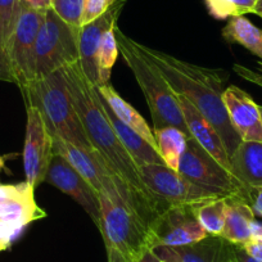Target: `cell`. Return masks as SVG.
<instances>
[{
  "mask_svg": "<svg viewBox=\"0 0 262 262\" xmlns=\"http://www.w3.org/2000/svg\"><path fill=\"white\" fill-rule=\"evenodd\" d=\"M254 212L246 201L235 196L226 198L225 224L221 236L234 246H246L251 242V225Z\"/></svg>",
  "mask_w": 262,
  "mask_h": 262,
  "instance_id": "obj_20",
  "label": "cell"
},
{
  "mask_svg": "<svg viewBox=\"0 0 262 262\" xmlns=\"http://www.w3.org/2000/svg\"><path fill=\"white\" fill-rule=\"evenodd\" d=\"M161 262H166V261H161Z\"/></svg>",
  "mask_w": 262,
  "mask_h": 262,
  "instance_id": "obj_43",
  "label": "cell"
},
{
  "mask_svg": "<svg viewBox=\"0 0 262 262\" xmlns=\"http://www.w3.org/2000/svg\"><path fill=\"white\" fill-rule=\"evenodd\" d=\"M52 142L53 153L64 158L99 194L103 190V178L110 172L99 155L58 137H52Z\"/></svg>",
  "mask_w": 262,
  "mask_h": 262,
  "instance_id": "obj_17",
  "label": "cell"
},
{
  "mask_svg": "<svg viewBox=\"0 0 262 262\" xmlns=\"http://www.w3.org/2000/svg\"><path fill=\"white\" fill-rule=\"evenodd\" d=\"M139 262H161V259L156 256L155 252H153L152 249H149V251H147L143 254V257L139 259Z\"/></svg>",
  "mask_w": 262,
  "mask_h": 262,
  "instance_id": "obj_38",
  "label": "cell"
},
{
  "mask_svg": "<svg viewBox=\"0 0 262 262\" xmlns=\"http://www.w3.org/2000/svg\"><path fill=\"white\" fill-rule=\"evenodd\" d=\"M135 47L160 70L173 92L186 98L215 127L229 157H231L242 139L231 126L223 99L226 81L225 72L178 59L173 55L138 41H135Z\"/></svg>",
  "mask_w": 262,
  "mask_h": 262,
  "instance_id": "obj_2",
  "label": "cell"
},
{
  "mask_svg": "<svg viewBox=\"0 0 262 262\" xmlns=\"http://www.w3.org/2000/svg\"><path fill=\"white\" fill-rule=\"evenodd\" d=\"M252 13L257 14V16H259L262 18V0H257L256 4H254V8H253V12Z\"/></svg>",
  "mask_w": 262,
  "mask_h": 262,
  "instance_id": "obj_39",
  "label": "cell"
},
{
  "mask_svg": "<svg viewBox=\"0 0 262 262\" xmlns=\"http://www.w3.org/2000/svg\"><path fill=\"white\" fill-rule=\"evenodd\" d=\"M231 172L248 188L262 186V143L242 142L230 157Z\"/></svg>",
  "mask_w": 262,
  "mask_h": 262,
  "instance_id": "obj_19",
  "label": "cell"
},
{
  "mask_svg": "<svg viewBox=\"0 0 262 262\" xmlns=\"http://www.w3.org/2000/svg\"><path fill=\"white\" fill-rule=\"evenodd\" d=\"M257 64H258L259 72L247 69V67H244V66L242 64H234L233 70L238 76L242 77V79L247 80V81L262 88V62H258Z\"/></svg>",
  "mask_w": 262,
  "mask_h": 262,
  "instance_id": "obj_30",
  "label": "cell"
},
{
  "mask_svg": "<svg viewBox=\"0 0 262 262\" xmlns=\"http://www.w3.org/2000/svg\"><path fill=\"white\" fill-rule=\"evenodd\" d=\"M223 36L226 41L236 42L248 49L262 62V30L244 18V16L231 17L224 27Z\"/></svg>",
  "mask_w": 262,
  "mask_h": 262,
  "instance_id": "obj_22",
  "label": "cell"
},
{
  "mask_svg": "<svg viewBox=\"0 0 262 262\" xmlns=\"http://www.w3.org/2000/svg\"><path fill=\"white\" fill-rule=\"evenodd\" d=\"M251 243H256L262 246V223L253 220L251 225Z\"/></svg>",
  "mask_w": 262,
  "mask_h": 262,
  "instance_id": "obj_35",
  "label": "cell"
},
{
  "mask_svg": "<svg viewBox=\"0 0 262 262\" xmlns=\"http://www.w3.org/2000/svg\"><path fill=\"white\" fill-rule=\"evenodd\" d=\"M117 0H85L84 14H82V25L94 21L99 16L108 11Z\"/></svg>",
  "mask_w": 262,
  "mask_h": 262,
  "instance_id": "obj_29",
  "label": "cell"
},
{
  "mask_svg": "<svg viewBox=\"0 0 262 262\" xmlns=\"http://www.w3.org/2000/svg\"><path fill=\"white\" fill-rule=\"evenodd\" d=\"M153 133L157 143V150L165 165L178 171L189 137L175 126L155 128Z\"/></svg>",
  "mask_w": 262,
  "mask_h": 262,
  "instance_id": "obj_23",
  "label": "cell"
},
{
  "mask_svg": "<svg viewBox=\"0 0 262 262\" xmlns=\"http://www.w3.org/2000/svg\"><path fill=\"white\" fill-rule=\"evenodd\" d=\"M257 0H206L208 12L217 19L252 13Z\"/></svg>",
  "mask_w": 262,
  "mask_h": 262,
  "instance_id": "obj_27",
  "label": "cell"
},
{
  "mask_svg": "<svg viewBox=\"0 0 262 262\" xmlns=\"http://www.w3.org/2000/svg\"><path fill=\"white\" fill-rule=\"evenodd\" d=\"M95 89L99 93L100 97L104 99V102L107 103L108 107L112 110V112L115 113L123 123H126L128 127H131L134 131H137L138 134H139L145 142H148L152 147H155L156 149H157L155 133H153L152 128L149 127L147 121L142 117V115H140L133 105L128 104V103L126 102L115 89H113L112 85H100V86H95Z\"/></svg>",
  "mask_w": 262,
  "mask_h": 262,
  "instance_id": "obj_21",
  "label": "cell"
},
{
  "mask_svg": "<svg viewBox=\"0 0 262 262\" xmlns=\"http://www.w3.org/2000/svg\"><path fill=\"white\" fill-rule=\"evenodd\" d=\"M45 183L74 198L90 216L97 228L100 223V202L98 191L59 155L53 153Z\"/></svg>",
  "mask_w": 262,
  "mask_h": 262,
  "instance_id": "obj_12",
  "label": "cell"
},
{
  "mask_svg": "<svg viewBox=\"0 0 262 262\" xmlns=\"http://www.w3.org/2000/svg\"><path fill=\"white\" fill-rule=\"evenodd\" d=\"M178 171L191 183L217 194L221 198L235 196L248 203V186L243 185L191 137L188 138Z\"/></svg>",
  "mask_w": 262,
  "mask_h": 262,
  "instance_id": "obj_7",
  "label": "cell"
},
{
  "mask_svg": "<svg viewBox=\"0 0 262 262\" xmlns=\"http://www.w3.org/2000/svg\"><path fill=\"white\" fill-rule=\"evenodd\" d=\"M231 126L242 142L262 143V118L258 104L235 85L225 89L223 95Z\"/></svg>",
  "mask_w": 262,
  "mask_h": 262,
  "instance_id": "obj_14",
  "label": "cell"
},
{
  "mask_svg": "<svg viewBox=\"0 0 262 262\" xmlns=\"http://www.w3.org/2000/svg\"><path fill=\"white\" fill-rule=\"evenodd\" d=\"M125 0H117L105 13L95 18L94 21L80 27L79 32V50L80 66L85 76L89 79L94 86L98 85V70L95 63V55L99 48L103 34L117 26L118 17L122 12Z\"/></svg>",
  "mask_w": 262,
  "mask_h": 262,
  "instance_id": "obj_13",
  "label": "cell"
},
{
  "mask_svg": "<svg viewBox=\"0 0 262 262\" xmlns=\"http://www.w3.org/2000/svg\"><path fill=\"white\" fill-rule=\"evenodd\" d=\"M99 202L98 229L104 241L108 262H139L145 252L153 249L152 229L118 194L111 172L103 178Z\"/></svg>",
  "mask_w": 262,
  "mask_h": 262,
  "instance_id": "obj_3",
  "label": "cell"
},
{
  "mask_svg": "<svg viewBox=\"0 0 262 262\" xmlns=\"http://www.w3.org/2000/svg\"><path fill=\"white\" fill-rule=\"evenodd\" d=\"M19 3L21 6L35 9V11L47 12L48 9L52 8L53 0H19Z\"/></svg>",
  "mask_w": 262,
  "mask_h": 262,
  "instance_id": "obj_33",
  "label": "cell"
},
{
  "mask_svg": "<svg viewBox=\"0 0 262 262\" xmlns=\"http://www.w3.org/2000/svg\"><path fill=\"white\" fill-rule=\"evenodd\" d=\"M248 205L252 207L254 215L262 217V186L249 188Z\"/></svg>",
  "mask_w": 262,
  "mask_h": 262,
  "instance_id": "obj_32",
  "label": "cell"
},
{
  "mask_svg": "<svg viewBox=\"0 0 262 262\" xmlns=\"http://www.w3.org/2000/svg\"><path fill=\"white\" fill-rule=\"evenodd\" d=\"M178 95V94H176ZM181 112L185 118L189 135L195 140L206 152L210 153L220 165H223L229 172H231L230 157L226 152L220 135L212 125L201 115L196 108L183 95H178ZM233 173V172H231Z\"/></svg>",
  "mask_w": 262,
  "mask_h": 262,
  "instance_id": "obj_16",
  "label": "cell"
},
{
  "mask_svg": "<svg viewBox=\"0 0 262 262\" xmlns=\"http://www.w3.org/2000/svg\"><path fill=\"white\" fill-rule=\"evenodd\" d=\"M80 27L63 21L52 8L45 12L34 50L35 79L60 71L80 60Z\"/></svg>",
  "mask_w": 262,
  "mask_h": 262,
  "instance_id": "obj_6",
  "label": "cell"
},
{
  "mask_svg": "<svg viewBox=\"0 0 262 262\" xmlns=\"http://www.w3.org/2000/svg\"><path fill=\"white\" fill-rule=\"evenodd\" d=\"M234 256H235L236 262H259L258 259L253 258L251 254L247 253L246 249L241 246H235V248H234Z\"/></svg>",
  "mask_w": 262,
  "mask_h": 262,
  "instance_id": "obj_36",
  "label": "cell"
},
{
  "mask_svg": "<svg viewBox=\"0 0 262 262\" xmlns=\"http://www.w3.org/2000/svg\"><path fill=\"white\" fill-rule=\"evenodd\" d=\"M228 262H236V259H235V256H233V257H231V258L229 259Z\"/></svg>",
  "mask_w": 262,
  "mask_h": 262,
  "instance_id": "obj_41",
  "label": "cell"
},
{
  "mask_svg": "<svg viewBox=\"0 0 262 262\" xmlns=\"http://www.w3.org/2000/svg\"><path fill=\"white\" fill-rule=\"evenodd\" d=\"M235 246L223 236H206L185 246H157L152 249L161 261L166 262H228L234 256Z\"/></svg>",
  "mask_w": 262,
  "mask_h": 262,
  "instance_id": "obj_15",
  "label": "cell"
},
{
  "mask_svg": "<svg viewBox=\"0 0 262 262\" xmlns=\"http://www.w3.org/2000/svg\"><path fill=\"white\" fill-rule=\"evenodd\" d=\"M45 12L21 6L9 47L8 62L19 89L35 80L34 50Z\"/></svg>",
  "mask_w": 262,
  "mask_h": 262,
  "instance_id": "obj_9",
  "label": "cell"
},
{
  "mask_svg": "<svg viewBox=\"0 0 262 262\" xmlns=\"http://www.w3.org/2000/svg\"><path fill=\"white\" fill-rule=\"evenodd\" d=\"M19 11H21L19 0H0V55L7 62L9 58L11 39L18 19Z\"/></svg>",
  "mask_w": 262,
  "mask_h": 262,
  "instance_id": "obj_26",
  "label": "cell"
},
{
  "mask_svg": "<svg viewBox=\"0 0 262 262\" xmlns=\"http://www.w3.org/2000/svg\"><path fill=\"white\" fill-rule=\"evenodd\" d=\"M26 110L24 170L26 183L35 189L45 183V176L53 156V142L39 111L34 107H26Z\"/></svg>",
  "mask_w": 262,
  "mask_h": 262,
  "instance_id": "obj_10",
  "label": "cell"
},
{
  "mask_svg": "<svg viewBox=\"0 0 262 262\" xmlns=\"http://www.w3.org/2000/svg\"><path fill=\"white\" fill-rule=\"evenodd\" d=\"M85 0H53L52 9L67 24L74 27L82 26Z\"/></svg>",
  "mask_w": 262,
  "mask_h": 262,
  "instance_id": "obj_28",
  "label": "cell"
},
{
  "mask_svg": "<svg viewBox=\"0 0 262 262\" xmlns=\"http://www.w3.org/2000/svg\"><path fill=\"white\" fill-rule=\"evenodd\" d=\"M139 173L148 190L167 206H198L221 198L166 165H143Z\"/></svg>",
  "mask_w": 262,
  "mask_h": 262,
  "instance_id": "obj_8",
  "label": "cell"
},
{
  "mask_svg": "<svg viewBox=\"0 0 262 262\" xmlns=\"http://www.w3.org/2000/svg\"><path fill=\"white\" fill-rule=\"evenodd\" d=\"M259 108V113H261V118H262V105H258Z\"/></svg>",
  "mask_w": 262,
  "mask_h": 262,
  "instance_id": "obj_42",
  "label": "cell"
},
{
  "mask_svg": "<svg viewBox=\"0 0 262 262\" xmlns=\"http://www.w3.org/2000/svg\"><path fill=\"white\" fill-rule=\"evenodd\" d=\"M243 248L246 249V252L248 254H251L253 258L258 259L259 262H262V246H259V244H256V243H247L246 246H243Z\"/></svg>",
  "mask_w": 262,
  "mask_h": 262,
  "instance_id": "obj_37",
  "label": "cell"
},
{
  "mask_svg": "<svg viewBox=\"0 0 262 262\" xmlns=\"http://www.w3.org/2000/svg\"><path fill=\"white\" fill-rule=\"evenodd\" d=\"M6 167V160L3 157H0V170H3Z\"/></svg>",
  "mask_w": 262,
  "mask_h": 262,
  "instance_id": "obj_40",
  "label": "cell"
},
{
  "mask_svg": "<svg viewBox=\"0 0 262 262\" xmlns=\"http://www.w3.org/2000/svg\"><path fill=\"white\" fill-rule=\"evenodd\" d=\"M29 188L30 185L26 181L19 184V185H0V205H3L7 201L13 200L16 196L21 195V194L24 193V191H26Z\"/></svg>",
  "mask_w": 262,
  "mask_h": 262,
  "instance_id": "obj_31",
  "label": "cell"
},
{
  "mask_svg": "<svg viewBox=\"0 0 262 262\" xmlns=\"http://www.w3.org/2000/svg\"><path fill=\"white\" fill-rule=\"evenodd\" d=\"M0 81L12 82V84H17L16 77H14L13 72H12L11 67H9L8 62L0 55Z\"/></svg>",
  "mask_w": 262,
  "mask_h": 262,
  "instance_id": "obj_34",
  "label": "cell"
},
{
  "mask_svg": "<svg viewBox=\"0 0 262 262\" xmlns=\"http://www.w3.org/2000/svg\"><path fill=\"white\" fill-rule=\"evenodd\" d=\"M115 35L118 53H121L125 63L134 74L135 80L144 94L155 128L175 126L190 137L179 104L178 95L165 76L145 55L138 50L135 47V40L126 36L120 29H117V26L115 27Z\"/></svg>",
  "mask_w": 262,
  "mask_h": 262,
  "instance_id": "obj_5",
  "label": "cell"
},
{
  "mask_svg": "<svg viewBox=\"0 0 262 262\" xmlns=\"http://www.w3.org/2000/svg\"><path fill=\"white\" fill-rule=\"evenodd\" d=\"M60 71L64 76L70 97L79 113L88 139L102 158L105 167L112 175L121 179L140 201L160 216L170 206L158 200L144 185L139 167L118 139L105 115L99 94L85 76L80 62L66 66Z\"/></svg>",
  "mask_w": 262,
  "mask_h": 262,
  "instance_id": "obj_1",
  "label": "cell"
},
{
  "mask_svg": "<svg viewBox=\"0 0 262 262\" xmlns=\"http://www.w3.org/2000/svg\"><path fill=\"white\" fill-rule=\"evenodd\" d=\"M226 198H215L195 206L196 219L206 233L211 236H221L225 224Z\"/></svg>",
  "mask_w": 262,
  "mask_h": 262,
  "instance_id": "obj_25",
  "label": "cell"
},
{
  "mask_svg": "<svg viewBox=\"0 0 262 262\" xmlns=\"http://www.w3.org/2000/svg\"><path fill=\"white\" fill-rule=\"evenodd\" d=\"M98 94H99V93H98ZM100 100H102L105 115H107L111 125L115 128V133L117 134L118 139L121 140V143H122L125 149L128 152V155L133 157V160L137 163L138 167H140V166L143 165H149V163L165 165V162H163V160L161 158L158 150L156 149L155 147H152L149 143L145 142V140L138 134L137 131H134L131 127H128L126 123H123L122 121L112 112V110L108 107V104L104 102V99H103L102 97H100Z\"/></svg>",
  "mask_w": 262,
  "mask_h": 262,
  "instance_id": "obj_18",
  "label": "cell"
},
{
  "mask_svg": "<svg viewBox=\"0 0 262 262\" xmlns=\"http://www.w3.org/2000/svg\"><path fill=\"white\" fill-rule=\"evenodd\" d=\"M153 248L157 246H185L208 234L196 219L195 206H170L152 225Z\"/></svg>",
  "mask_w": 262,
  "mask_h": 262,
  "instance_id": "obj_11",
  "label": "cell"
},
{
  "mask_svg": "<svg viewBox=\"0 0 262 262\" xmlns=\"http://www.w3.org/2000/svg\"><path fill=\"white\" fill-rule=\"evenodd\" d=\"M26 107L39 111L52 137L95 152L70 97L62 71L32 80L21 89Z\"/></svg>",
  "mask_w": 262,
  "mask_h": 262,
  "instance_id": "obj_4",
  "label": "cell"
},
{
  "mask_svg": "<svg viewBox=\"0 0 262 262\" xmlns=\"http://www.w3.org/2000/svg\"><path fill=\"white\" fill-rule=\"evenodd\" d=\"M118 57V45L116 40L115 29H111L103 34L99 48L95 55V63L98 70V85L110 84L111 74Z\"/></svg>",
  "mask_w": 262,
  "mask_h": 262,
  "instance_id": "obj_24",
  "label": "cell"
}]
</instances>
